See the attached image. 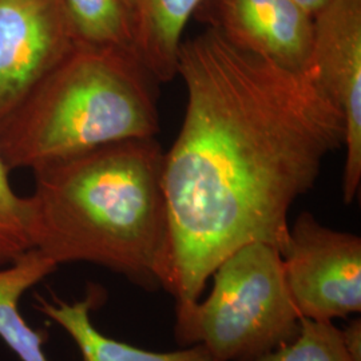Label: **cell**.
Masks as SVG:
<instances>
[{"instance_id":"7a4b0ae2","label":"cell","mask_w":361,"mask_h":361,"mask_svg":"<svg viewBox=\"0 0 361 361\" xmlns=\"http://www.w3.org/2000/svg\"><path fill=\"white\" fill-rule=\"evenodd\" d=\"M165 153L155 138L109 143L32 170L31 247L56 265L90 262L170 293Z\"/></svg>"},{"instance_id":"7c38bea8","label":"cell","mask_w":361,"mask_h":361,"mask_svg":"<svg viewBox=\"0 0 361 361\" xmlns=\"http://www.w3.org/2000/svg\"><path fill=\"white\" fill-rule=\"evenodd\" d=\"M77 43L134 50L126 0H62ZM137 56V55H135Z\"/></svg>"},{"instance_id":"277c9868","label":"cell","mask_w":361,"mask_h":361,"mask_svg":"<svg viewBox=\"0 0 361 361\" xmlns=\"http://www.w3.org/2000/svg\"><path fill=\"white\" fill-rule=\"evenodd\" d=\"M210 279L205 301L176 312L174 332L182 345L202 344L217 361H255L297 335L301 316L277 247L243 246Z\"/></svg>"},{"instance_id":"4fadbf2b","label":"cell","mask_w":361,"mask_h":361,"mask_svg":"<svg viewBox=\"0 0 361 361\" xmlns=\"http://www.w3.org/2000/svg\"><path fill=\"white\" fill-rule=\"evenodd\" d=\"M255 361H353L332 322L300 319L297 335Z\"/></svg>"},{"instance_id":"8fae6325","label":"cell","mask_w":361,"mask_h":361,"mask_svg":"<svg viewBox=\"0 0 361 361\" xmlns=\"http://www.w3.org/2000/svg\"><path fill=\"white\" fill-rule=\"evenodd\" d=\"M56 268L55 262L35 249L0 268V338L20 361H50L43 349L46 334L27 324L19 312V301Z\"/></svg>"},{"instance_id":"ba28073f","label":"cell","mask_w":361,"mask_h":361,"mask_svg":"<svg viewBox=\"0 0 361 361\" xmlns=\"http://www.w3.org/2000/svg\"><path fill=\"white\" fill-rule=\"evenodd\" d=\"M205 20L243 51L305 73L313 19L293 0H204Z\"/></svg>"},{"instance_id":"9c48e42d","label":"cell","mask_w":361,"mask_h":361,"mask_svg":"<svg viewBox=\"0 0 361 361\" xmlns=\"http://www.w3.org/2000/svg\"><path fill=\"white\" fill-rule=\"evenodd\" d=\"M138 61L155 82L178 74L182 34L204 0H126Z\"/></svg>"},{"instance_id":"5b68a950","label":"cell","mask_w":361,"mask_h":361,"mask_svg":"<svg viewBox=\"0 0 361 361\" xmlns=\"http://www.w3.org/2000/svg\"><path fill=\"white\" fill-rule=\"evenodd\" d=\"M285 280L301 317L343 319L361 310V240L301 213L281 252Z\"/></svg>"},{"instance_id":"2e32d148","label":"cell","mask_w":361,"mask_h":361,"mask_svg":"<svg viewBox=\"0 0 361 361\" xmlns=\"http://www.w3.org/2000/svg\"><path fill=\"white\" fill-rule=\"evenodd\" d=\"M304 11L310 13L312 18L323 11L324 8L334 0H293Z\"/></svg>"},{"instance_id":"30bf717a","label":"cell","mask_w":361,"mask_h":361,"mask_svg":"<svg viewBox=\"0 0 361 361\" xmlns=\"http://www.w3.org/2000/svg\"><path fill=\"white\" fill-rule=\"evenodd\" d=\"M95 298L91 292L75 302L37 296V310L73 338L83 361H217L202 344L173 352H153L104 335L91 322Z\"/></svg>"},{"instance_id":"9a60e30c","label":"cell","mask_w":361,"mask_h":361,"mask_svg":"<svg viewBox=\"0 0 361 361\" xmlns=\"http://www.w3.org/2000/svg\"><path fill=\"white\" fill-rule=\"evenodd\" d=\"M343 344L350 359L361 361V320L360 317L350 320L343 329H340Z\"/></svg>"},{"instance_id":"52a82bcc","label":"cell","mask_w":361,"mask_h":361,"mask_svg":"<svg viewBox=\"0 0 361 361\" xmlns=\"http://www.w3.org/2000/svg\"><path fill=\"white\" fill-rule=\"evenodd\" d=\"M75 44L62 0H0V123Z\"/></svg>"},{"instance_id":"8992f818","label":"cell","mask_w":361,"mask_h":361,"mask_svg":"<svg viewBox=\"0 0 361 361\" xmlns=\"http://www.w3.org/2000/svg\"><path fill=\"white\" fill-rule=\"evenodd\" d=\"M305 73L344 119L343 198L350 204L361 182V0H334L314 16Z\"/></svg>"},{"instance_id":"6da1fadb","label":"cell","mask_w":361,"mask_h":361,"mask_svg":"<svg viewBox=\"0 0 361 361\" xmlns=\"http://www.w3.org/2000/svg\"><path fill=\"white\" fill-rule=\"evenodd\" d=\"M177 75L188 104L165 153L164 188L180 312L237 249L284 250L288 212L344 146L345 123L307 73L243 51L212 27L182 40Z\"/></svg>"},{"instance_id":"3957f363","label":"cell","mask_w":361,"mask_h":361,"mask_svg":"<svg viewBox=\"0 0 361 361\" xmlns=\"http://www.w3.org/2000/svg\"><path fill=\"white\" fill-rule=\"evenodd\" d=\"M154 83L133 52L77 43L0 123V155L10 170H35L109 143L154 138Z\"/></svg>"},{"instance_id":"5bb4252c","label":"cell","mask_w":361,"mask_h":361,"mask_svg":"<svg viewBox=\"0 0 361 361\" xmlns=\"http://www.w3.org/2000/svg\"><path fill=\"white\" fill-rule=\"evenodd\" d=\"M10 169L0 155V268L31 250L26 197L15 193Z\"/></svg>"}]
</instances>
